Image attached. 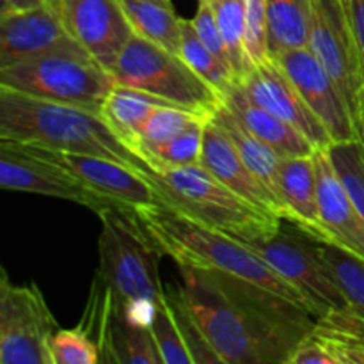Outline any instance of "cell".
<instances>
[{
  "mask_svg": "<svg viewBox=\"0 0 364 364\" xmlns=\"http://www.w3.org/2000/svg\"><path fill=\"white\" fill-rule=\"evenodd\" d=\"M245 50L252 64L270 60L267 0H245Z\"/></svg>",
  "mask_w": 364,
  "mask_h": 364,
  "instance_id": "e575fe53",
  "label": "cell"
},
{
  "mask_svg": "<svg viewBox=\"0 0 364 364\" xmlns=\"http://www.w3.org/2000/svg\"><path fill=\"white\" fill-rule=\"evenodd\" d=\"M180 55L185 63L203 78L208 82L217 92L224 95L231 84L235 82V75L219 57L213 55L203 41L199 39L198 32L194 31V25L191 20H183L181 27V45Z\"/></svg>",
  "mask_w": 364,
  "mask_h": 364,
  "instance_id": "83f0119b",
  "label": "cell"
},
{
  "mask_svg": "<svg viewBox=\"0 0 364 364\" xmlns=\"http://www.w3.org/2000/svg\"><path fill=\"white\" fill-rule=\"evenodd\" d=\"M178 295L223 364H262L237 302L208 270L178 267Z\"/></svg>",
  "mask_w": 364,
  "mask_h": 364,
  "instance_id": "ba28073f",
  "label": "cell"
},
{
  "mask_svg": "<svg viewBox=\"0 0 364 364\" xmlns=\"http://www.w3.org/2000/svg\"><path fill=\"white\" fill-rule=\"evenodd\" d=\"M320 249L350 306L364 316V259L331 242H320Z\"/></svg>",
  "mask_w": 364,
  "mask_h": 364,
  "instance_id": "4dcf8cb0",
  "label": "cell"
},
{
  "mask_svg": "<svg viewBox=\"0 0 364 364\" xmlns=\"http://www.w3.org/2000/svg\"><path fill=\"white\" fill-rule=\"evenodd\" d=\"M70 38L57 0L0 14V70L41 55Z\"/></svg>",
  "mask_w": 364,
  "mask_h": 364,
  "instance_id": "2e32d148",
  "label": "cell"
},
{
  "mask_svg": "<svg viewBox=\"0 0 364 364\" xmlns=\"http://www.w3.org/2000/svg\"><path fill=\"white\" fill-rule=\"evenodd\" d=\"M279 196L284 206V223L294 224L318 242H331L323 228L316 192L315 156H284L279 164Z\"/></svg>",
  "mask_w": 364,
  "mask_h": 364,
  "instance_id": "ffe728a7",
  "label": "cell"
},
{
  "mask_svg": "<svg viewBox=\"0 0 364 364\" xmlns=\"http://www.w3.org/2000/svg\"><path fill=\"white\" fill-rule=\"evenodd\" d=\"M210 117L201 116L198 112L183 109L178 105H164L156 107L146 119L144 127H142L141 134V146H153L162 144V142L169 141V139L176 137L183 130H187L192 124L199 123V121H206ZM139 151V149H137Z\"/></svg>",
  "mask_w": 364,
  "mask_h": 364,
  "instance_id": "1f68e13d",
  "label": "cell"
},
{
  "mask_svg": "<svg viewBox=\"0 0 364 364\" xmlns=\"http://www.w3.org/2000/svg\"><path fill=\"white\" fill-rule=\"evenodd\" d=\"M199 2H206V4H210V6H213V4L219 2V0H199Z\"/></svg>",
  "mask_w": 364,
  "mask_h": 364,
  "instance_id": "ab89813d",
  "label": "cell"
},
{
  "mask_svg": "<svg viewBox=\"0 0 364 364\" xmlns=\"http://www.w3.org/2000/svg\"><path fill=\"white\" fill-rule=\"evenodd\" d=\"M149 329L164 364H194L167 295L155 306Z\"/></svg>",
  "mask_w": 364,
  "mask_h": 364,
  "instance_id": "f546056e",
  "label": "cell"
},
{
  "mask_svg": "<svg viewBox=\"0 0 364 364\" xmlns=\"http://www.w3.org/2000/svg\"><path fill=\"white\" fill-rule=\"evenodd\" d=\"M224 103L252 135L269 144L279 156H306L316 151L315 144L291 124L255 102L238 80L223 95Z\"/></svg>",
  "mask_w": 364,
  "mask_h": 364,
  "instance_id": "44dd1931",
  "label": "cell"
},
{
  "mask_svg": "<svg viewBox=\"0 0 364 364\" xmlns=\"http://www.w3.org/2000/svg\"><path fill=\"white\" fill-rule=\"evenodd\" d=\"M137 36L180 55L183 18L171 0H119Z\"/></svg>",
  "mask_w": 364,
  "mask_h": 364,
  "instance_id": "cb8c5ba5",
  "label": "cell"
},
{
  "mask_svg": "<svg viewBox=\"0 0 364 364\" xmlns=\"http://www.w3.org/2000/svg\"><path fill=\"white\" fill-rule=\"evenodd\" d=\"M199 166L205 167L217 180L223 181L226 187L258 206L259 210L281 219L276 199L259 181V178L249 169L231 139L220 130L219 124L213 123L212 117L206 121L205 144H203V156Z\"/></svg>",
  "mask_w": 364,
  "mask_h": 364,
  "instance_id": "d6986e66",
  "label": "cell"
},
{
  "mask_svg": "<svg viewBox=\"0 0 364 364\" xmlns=\"http://www.w3.org/2000/svg\"><path fill=\"white\" fill-rule=\"evenodd\" d=\"M68 34L105 70L135 34L119 0H57Z\"/></svg>",
  "mask_w": 364,
  "mask_h": 364,
  "instance_id": "5bb4252c",
  "label": "cell"
},
{
  "mask_svg": "<svg viewBox=\"0 0 364 364\" xmlns=\"http://www.w3.org/2000/svg\"><path fill=\"white\" fill-rule=\"evenodd\" d=\"M313 156L316 166L320 219L329 233L331 244L340 245L364 259V219L338 178L327 148L316 149Z\"/></svg>",
  "mask_w": 364,
  "mask_h": 364,
  "instance_id": "ac0fdd59",
  "label": "cell"
},
{
  "mask_svg": "<svg viewBox=\"0 0 364 364\" xmlns=\"http://www.w3.org/2000/svg\"><path fill=\"white\" fill-rule=\"evenodd\" d=\"M274 59L287 71L309 109L322 121L333 142L361 139L359 124L343 91L308 46L288 50Z\"/></svg>",
  "mask_w": 364,
  "mask_h": 364,
  "instance_id": "4fadbf2b",
  "label": "cell"
},
{
  "mask_svg": "<svg viewBox=\"0 0 364 364\" xmlns=\"http://www.w3.org/2000/svg\"><path fill=\"white\" fill-rule=\"evenodd\" d=\"M238 82L258 105L291 124L295 130L309 139L316 149L329 148L333 144V137L327 128L309 109L299 89L276 59L256 64L247 77Z\"/></svg>",
  "mask_w": 364,
  "mask_h": 364,
  "instance_id": "9a60e30c",
  "label": "cell"
},
{
  "mask_svg": "<svg viewBox=\"0 0 364 364\" xmlns=\"http://www.w3.org/2000/svg\"><path fill=\"white\" fill-rule=\"evenodd\" d=\"M53 364H98L100 350L95 341L80 329H57L50 343Z\"/></svg>",
  "mask_w": 364,
  "mask_h": 364,
  "instance_id": "836d02e7",
  "label": "cell"
},
{
  "mask_svg": "<svg viewBox=\"0 0 364 364\" xmlns=\"http://www.w3.org/2000/svg\"><path fill=\"white\" fill-rule=\"evenodd\" d=\"M206 121L192 124L187 130L162 144L141 146L137 151L139 156L148 164L149 169H178V167L199 166L203 156V144H205Z\"/></svg>",
  "mask_w": 364,
  "mask_h": 364,
  "instance_id": "484cf974",
  "label": "cell"
},
{
  "mask_svg": "<svg viewBox=\"0 0 364 364\" xmlns=\"http://www.w3.org/2000/svg\"><path fill=\"white\" fill-rule=\"evenodd\" d=\"M0 87L100 112L116 80L84 46L70 38L41 55L2 68Z\"/></svg>",
  "mask_w": 364,
  "mask_h": 364,
  "instance_id": "5b68a950",
  "label": "cell"
},
{
  "mask_svg": "<svg viewBox=\"0 0 364 364\" xmlns=\"http://www.w3.org/2000/svg\"><path fill=\"white\" fill-rule=\"evenodd\" d=\"M164 105H174V103L151 95V92L141 91V89L116 84V87L107 96L100 112L110 124V128L119 135L121 141L137 153L146 119L156 107Z\"/></svg>",
  "mask_w": 364,
  "mask_h": 364,
  "instance_id": "603a6c76",
  "label": "cell"
},
{
  "mask_svg": "<svg viewBox=\"0 0 364 364\" xmlns=\"http://www.w3.org/2000/svg\"><path fill=\"white\" fill-rule=\"evenodd\" d=\"M159 199L196 223L244 244L276 233L283 220L263 212L217 180L203 166L142 171Z\"/></svg>",
  "mask_w": 364,
  "mask_h": 364,
  "instance_id": "277c9868",
  "label": "cell"
},
{
  "mask_svg": "<svg viewBox=\"0 0 364 364\" xmlns=\"http://www.w3.org/2000/svg\"><path fill=\"white\" fill-rule=\"evenodd\" d=\"M270 57L304 48L309 38V0H267Z\"/></svg>",
  "mask_w": 364,
  "mask_h": 364,
  "instance_id": "d4e9b609",
  "label": "cell"
},
{
  "mask_svg": "<svg viewBox=\"0 0 364 364\" xmlns=\"http://www.w3.org/2000/svg\"><path fill=\"white\" fill-rule=\"evenodd\" d=\"M0 187L4 191L73 201L95 213L116 206L85 187L64 167L28 151L25 146L13 141H0Z\"/></svg>",
  "mask_w": 364,
  "mask_h": 364,
  "instance_id": "8fae6325",
  "label": "cell"
},
{
  "mask_svg": "<svg viewBox=\"0 0 364 364\" xmlns=\"http://www.w3.org/2000/svg\"><path fill=\"white\" fill-rule=\"evenodd\" d=\"M347 11L364 63V0H347Z\"/></svg>",
  "mask_w": 364,
  "mask_h": 364,
  "instance_id": "8d00e7d4",
  "label": "cell"
},
{
  "mask_svg": "<svg viewBox=\"0 0 364 364\" xmlns=\"http://www.w3.org/2000/svg\"><path fill=\"white\" fill-rule=\"evenodd\" d=\"M96 215L102 223L96 274L114 291L124 318L149 327L155 306L166 295L159 272L162 252L134 210L112 206Z\"/></svg>",
  "mask_w": 364,
  "mask_h": 364,
  "instance_id": "3957f363",
  "label": "cell"
},
{
  "mask_svg": "<svg viewBox=\"0 0 364 364\" xmlns=\"http://www.w3.org/2000/svg\"><path fill=\"white\" fill-rule=\"evenodd\" d=\"M299 291L315 318L350 306L334 270L323 258L320 242L283 220L276 233L247 244Z\"/></svg>",
  "mask_w": 364,
  "mask_h": 364,
  "instance_id": "52a82bcc",
  "label": "cell"
},
{
  "mask_svg": "<svg viewBox=\"0 0 364 364\" xmlns=\"http://www.w3.org/2000/svg\"><path fill=\"white\" fill-rule=\"evenodd\" d=\"M290 364H364V316L352 306L318 316Z\"/></svg>",
  "mask_w": 364,
  "mask_h": 364,
  "instance_id": "e0dca14e",
  "label": "cell"
},
{
  "mask_svg": "<svg viewBox=\"0 0 364 364\" xmlns=\"http://www.w3.org/2000/svg\"><path fill=\"white\" fill-rule=\"evenodd\" d=\"M166 295L169 299L171 306L174 309V315H176L178 326H180L181 336H183L185 343H187L188 352L192 355V361L194 364H223L219 354L213 350V347L210 345V341L206 340V336L203 334L201 327L196 323V320L192 318V315L188 313V309L185 308V304L181 302L180 295H178L176 284H169L166 287Z\"/></svg>",
  "mask_w": 364,
  "mask_h": 364,
  "instance_id": "d6a6232c",
  "label": "cell"
},
{
  "mask_svg": "<svg viewBox=\"0 0 364 364\" xmlns=\"http://www.w3.org/2000/svg\"><path fill=\"white\" fill-rule=\"evenodd\" d=\"M57 329L38 284H14L0 270V363L53 364L50 343Z\"/></svg>",
  "mask_w": 364,
  "mask_h": 364,
  "instance_id": "9c48e42d",
  "label": "cell"
},
{
  "mask_svg": "<svg viewBox=\"0 0 364 364\" xmlns=\"http://www.w3.org/2000/svg\"><path fill=\"white\" fill-rule=\"evenodd\" d=\"M135 213L162 256H169L178 267L228 274L309 309L299 291L244 242L203 226L162 201Z\"/></svg>",
  "mask_w": 364,
  "mask_h": 364,
  "instance_id": "7a4b0ae2",
  "label": "cell"
},
{
  "mask_svg": "<svg viewBox=\"0 0 364 364\" xmlns=\"http://www.w3.org/2000/svg\"><path fill=\"white\" fill-rule=\"evenodd\" d=\"M0 141L117 160L137 171L148 164L119 139L102 112L0 87Z\"/></svg>",
  "mask_w": 364,
  "mask_h": 364,
  "instance_id": "6da1fadb",
  "label": "cell"
},
{
  "mask_svg": "<svg viewBox=\"0 0 364 364\" xmlns=\"http://www.w3.org/2000/svg\"><path fill=\"white\" fill-rule=\"evenodd\" d=\"M212 121L220 127V130L231 139V142L235 144V148L238 149L240 156L244 159V162L247 164L249 169L259 178L263 185L267 187V191L272 194V198L276 199L277 208H279L281 219L284 220V206L281 201L279 196V183H277V176H279V164L283 156L277 155L269 144H265L263 141H259L256 135H252L244 124L240 123L237 116L230 110V107L224 103H220L217 107L215 112L212 114Z\"/></svg>",
  "mask_w": 364,
  "mask_h": 364,
  "instance_id": "7402d4cb",
  "label": "cell"
},
{
  "mask_svg": "<svg viewBox=\"0 0 364 364\" xmlns=\"http://www.w3.org/2000/svg\"><path fill=\"white\" fill-rule=\"evenodd\" d=\"M308 48L333 75L359 124L364 63L348 18L347 0H309Z\"/></svg>",
  "mask_w": 364,
  "mask_h": 364,
  "instance_id": "30bf717a",
  "label": "cell"
},
{
  "mask_svg": "<svg viewBox=\"0 0 364 364\" xmlns=\"http://www.w3.org/2000/svg\"><path fill=\"white\" fill-rule=\"evenodd\" d=\"M327 153L355 210L364 219V142L361 139L333 142Z\"/></svg>",
  "mask_w": 364,
  "mask_h": 364,
  "instance_id": "f1b7e54d",
  "label": "cell"
},
{
  "mask_svg": "<svg viewBox=\"0 0 364 364\" xmlns=\"http://www.w3.org/2000/svg\"><path fill=\"white\" fill-rule=\"evenodd\" d=\"M48 2H52V0H2V4H0V14L34 9V7L45 6Z\"/></svg>",
  "mask_w": 364,
  "mask_h": 364,
  "instance_id": "74e56055",
  "label": "cell"
},
{
  "mask_svg": "<svg viewBox=\"0 0 364 364\" xmlns=\"http://www.w3.org/2000/svg\"><path fill=\"white\" fill-rule=\"evenodd\" d=\"M359 132H361V141L364 142V89L359 98Z\"/></svg>",
  "mask_w": 364,
  "mask_h": 364,
  "instance_id": "f35d334b",
  "label": "cell"
},
{
  "mask_svg": "<svg viewBox=\"0 0 364 364\" xmlns=\"http://www.w3.org/2000/svg\"><path fill=\"white\" fill-rule=\"evenodd\" d=\"M191 21L192 25H194V31L198 32L199 39L203 41V45H205L213 55L219 57V59L231 70L226 43H224L223 34H220V28L219 23H217L215 13H213V7L206 2H199L198 11H196L194 18H192Z\"/></svg>",
  "mask_w": 364,
  "mask_h": 364,
  "instance_id": "d590c367",
  "label": "cell"
},
{
  "mask_svg": "<svg viewBox=\"0 0 364 364\" xmlns=\"http://www.w3.org/2000/svg\"><path fill=\"white\" fill-rule=\"evenodd\" d=\"M117 85L141 89L183 109L212 117L223 95L203 80L178 53L134 34L112 68Z\"/></svg>",
  "mask_w": 364,
  "mask_h": 364,
  "instance_id": "8992f818",
  "label": "cell"
},
{
  "mask_svg": "<svg viewBox=\"0 0 364 364\" xmlns=\"http://www.w3.org/2000/svg\"><path fill=\"white\" fill-rule=\"evenodd\" d=\"M20 144V142H18ZM28 151L64 167L68 173L82 181L103 199L121 208L137 210L160 203L159 194L151 181L134 167L117 160L98 155H84V153L55 151V149L41 148V146L21 144Z\"/></svg>",
  "mask_w": 364,
  "mask_h": 364,
  "instance_id": "7c38bea8",
  "label": "cell"
},
{
  "mask_svg": "<svg viewBox=\"0 0 364 364\" xmlns=\"http://www.w3.org/2000/svg\"><path fill=\"white\" fill-rule=\"evenodd\" d=\"M212 7L226 43L235 80H242L255 68L245 50V0H219Z\"/></svg>",
  "mask_w": 364,
  "mask_h": 364,
  "instance_id": "4316f807",
  "label": "cell"
}]
</instances>
